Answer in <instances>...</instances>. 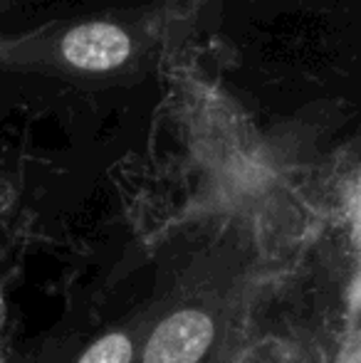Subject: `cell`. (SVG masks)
Instances as JSON below:
<instances>
[{
	"label": "cell",
	"instance_id": "obj_1",
	"mask_svg": "<svg viewBox=\"0 0 361 363\" xmlns=\"http://www.w3.org/2000/svg\"><path fill=\"white\" fill-rule=\"evenodd\" d=\"M216 316L203 306H181L166 314L149 334L141 363H201L216 344Z\"/></svg>",
	"mask_w": 361,
	"mask_h": 363
},
{
	"label": "cell",
	"instance_id": "obj_3",
	"mask_svg": "<svg viewBox=\"0 0 361 363\" xmlns=\"http://www.w3.org/2000/svg\"><path fill=\"white\" fill-rule=\"evenodd\" d=\"M136 344L134 336L124 329L99 336L94 344L77 359V363H134Z\"/></svg>",
	"mask_w": 361,
	"mask_h": 363
},
{
	"label": "cell",
	"instance_id": "obj_2",
	"mask_svg": "<svg viewBox=\"0 0 361 363\" xmlns=\"http://www.w3.org/2000/svg\"><path fill=\"white\" fill-rule=\"evenodd\" d=\"M134 52V40L121 25L109 20H91L77 25L60 40L57 55L70 69L104 74L119 69Z\"/></svg>",
	"mask_w": 361,
	"mask_h": 363
}]
</instances>
